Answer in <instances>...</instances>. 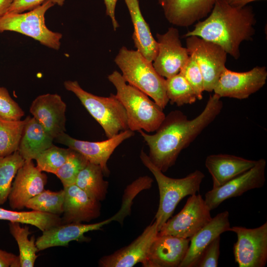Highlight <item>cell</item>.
Segmentation results:
<instances>
[{
  "label": "cell",
  "mask_w": 267,
  "mask_h": 267,
  "mask_svg": "<svg viewBox=\"0 0 267 267\" xmlns=\"http://www.w3.org/2000/svg\"><path fill=\"white\" fill-rule=\"evenodd\" d=\"M101 167L88 161L78 174L75 184L91 196L99 201L106 198L108 182L103 179Z\"/></svg>",
  "instance_id": "obj_26"
},
{
  "label": "cell",
  "mask_w": 267,
  "mask_h": 267,
  "mask_svg": "<svg viewBox=\"0 0 267 267\" xmlns=\"http://www.w3.org/2000/svg\"><path fill=\"white\" fill-rule=\"evenodd\" d=\"M88 162L83 155L71 149L66 161L55 174L60 180L63 187L75 183L78 174Z\"/></svg>",
  "instance_id": "obj_34"
},
{
  "label": "cell",
  "mask_w": 267,
  "mask_h": 267,
  "mask_svg": "<svg viewBox=\"0 0 267 267\" xmlns=\"http://www.w3.org/2000/svg\"><path fill=\"white\" fill-rule=\"evenodd\" d=\"M158 232L157 223L154 221L130 245L102 257L99 261V266L132 267L137 263H143Z\"/></svg>",
  "instance_id": "obj_17"
},
{
  "label": "cell",
  "mask_w": 267,
  "mask_h": 267,
  "mask_svg": "<svg viewBox=\"0 0 267 267\" xmlns=\"http://www.w3.org/2000/svg\"><path fill=\"white\" fill-rule=\"evenodd\" d=\"M230 5L237 8H242L248 3L260 0H225Z\"/></svg>",
  "instance_id": "obj_41"
},
{
  "label": "cell",
  "mask_w": 267,
  "mask_h": 267,
  "mask_svg": "<svg viewBox=\"0 0 267 267\" xmlns=\"http://www.w3.org/2000/svg\"><path fill=\"white\" fill-rule=\"evenodd\" d=\"M134 27L132 38L135 47L152 62L158 52V43L141 12L138 0H124Z\"/></svg>",
  "instance_id": "obj_24"
},
{
  "label": "cell",
  "mask_w": 267,
  "mask_h": 267,
  "mask_svg": "<svg viewBox=\"0 0 267 267\" xmlns=\"http://www.w3.org/2000/svg\"><path fill=\"white\" fill-rule=\"evenodd\" d=\"M64 190H44L31 198L25 207L34 211L60 216L63 212Z\"/></svg>",
  "instance_id": "obj_32"
},
{
  "label": "cell",
  "mask_w": 267,
  "mask_h": 267,
  "mask_svg": "<svg viewBox=\"0 0 267 267\" xmlns=\"http://www.w3.org/2000/svg\"><path fill=\"white\" fill-rule=\"evenodd\" d=\"M229 213L217 215L190 239L187 252L179 267H193L206 247L222 233L229 231Z\"/></svg>",
  "instance_id": "obj_22"
},
{
  "label": "cell",
  "mask_w": 267,
  "mask_h": 267,
  "mask_svg": "<svg viewBox=\"0 0 267 267\" xmlns=\"http://www.w3.org/2000/svg\"><path fill=\"white\" fill-rule=\"evenodd\" d=\"M267 79V70L265 66H256L243 72L232 71L226 67L213 91L221 98L244 99L262 88Z\"/></svg>",
  "instance_id": "obj_11"
},
{
  "label": "cell",
  "mask_w": 267,
  "mask_h": 267,
  "mask_svg": "<svg viewBox=\"0 0 267 267\" xmlns=\"http://www.w3.org/2000/svg\"><path fill=\"white\" fill-rule=\"evenodd\" d=\"M64 86L80 100L107 138L129 129L126 110L115 94L111 93L108 97L95 95L82 89L76 81H66Z\"/></svg>",
  "instance_id": "obj_6"
},
{
  "label": "cell",
  "mask_w": 267,
  "mask_h": 267,
  "mask_svg": "<svg viewBox=\"0 0 267 267\" xmlns=\"http://www.w3.org/2000/svg\"><path fill=\"white\" fill-rule=\"evenodd\" d=\"M27 117L14 120L0 116V157L9 155L18 150Z\"/></svg>",
  "instance_id": "obj_29"
},
{
  "label": "cell",
  "mask_w": 267,
  "mask_h": 267,
  "mask_svg": "<svg viewBox=\"0 0 267 267\" xmlns=\"http://www.w3.org/2000/svg\"><path fill=\"white\" fill-rule=\"evenodd\" d=\"M236 233L233 246L235 262L239 267H264L267 262V222L254 228L231 227Z\"/></svg>",
  "instance_id": "obj_10"
},
{
  "label": "cell",
  "mask_w": 267,
  "mask_h": 267,
  "mask_svg": "<svg viewBox=\"0 0 267 267\" xmlns=\"http://www.w3.org/2000/svg\"><path fill=\"white\" fill-rule=\"evenodd\" d=\"M9 228L18 246L20 267H34L38 257L36 253L38 250L34 236L30 239L28 238L30 234L29 226L21 227L19 222H9Z\"/></svg>",
  "instance_id": "obj_28"
},
{
  "label": "cell",
  "mask_w": 267,
  "mask_h": 267,
  "mask_svg": "<svg viewBox=\"0 0 267 267\" xmlns=\"http://www.w3.org/2000/svg\"><path fill=\"white\" fill-rule=\"evenodd\" d=\"M0 220L30 224L42 231L62 223L61 218L59 215L34 210L15 211L0 207Z\"/></svg>",
  "instance_id": "obj_27"
},
{
  "label": "cell",
  "mask_w": 267,
  "mask_h": 267,
  "mask_svg": "<svg viewBox=\"0 0 267 267\" xmlns=\"http://www.w3.org/2000/svg\"><path fill=\"white\" fill-rule=\"evenodd\" d=\"M71 149L64 148L52 145L43 151L35 159L37 167L42 172L55 174L65 162Z\"/></svg>",
  "instance_id": "obj_33"
},
{
  "label": "cell",
  "mask_w": 267,
  "mask_h": 267,
  "mask_svg": "<svg viewBox=\"0 0 267 267\" xmlns=\"http://www.w3.org/2000/svg\"><path fill=\"white\" fill-rule=\"evenodd\" d=\"M210 211L200 194L190 195L181 211L170 218L158 233L190 239L212 219Z\"/></svg>",
  "instance_id": "obj_9"
},
{
  "label": "cell",
  "mask_w": 267,
  "mask_h": 267,
  "mask_svg": "<svg viewBox=\"0 0 267 267\" xmlns=\"http://www.w3.org/2000/svg\"><path fill=\"white\" fill-rule=\"evenodd\" d=\"M134 135V132L128 129L104 140L89 141L74 138L64 132L54 140L56 142L79 152L89 162L99 165L104 176H108L110 171L107 167V162L110 157L120 144Z\"/></svg>",
  "instance_id": "obj_13"
},
{
  "label": "cell",
  "mask_w": 267,
  "mask_h": 267,
  "mask_svg": "<svg viewBox=\"0 0 267 267\" xmlns=\"http://www.w3.org/2000/svg\"><path fill=\"white\" fill-rule=\"evenodd\" d=\"M210 13L184 37L195 36L215 43L227 54L238 59L241 44L251 40L255 33L256 20L252 8L246 6L234 7L225 0H215Z\"/></svg>",
  "instance_id": "obj_2"
},
{
  "label": "cell",
  "mask_w": 267,
  "mask_h": 267,
  "mask_svg": "<svg viewBox=\"0 0 267 267\" xmlns=\"http://www.w3.org/2000/svg\"><path fill=\"white\" fill-rule=\"evenodd\" d=\"M221 237L218 236L212 241L204 249L194 267H217L220 254Z\"/></svg>",
  "instance_id": "obj_37"
},
{
  "label": "cell",
  "mask_w": 267,
  "mask_h": 267,
  "mask_svg": "<svg viewBox=\"0 0 267 267\" xmlns=\"http://www.w3.org/2000/svg\"><path fill=\"white\" fill-rule=\"evenodd\" d=\"M54 140L34 117L27 116L17 151L24 161L35 160Z\"/></svg>",
  "instance_id": "obj_25"
},
{
  "label": "cell",
  "mask_w": 267,
  "mask_h": 267,
  "mask_svg": "<svg viewBox=\"0 0 267 267\" xmlns=\"http://www.w3.org/2000/svg\"><path fill=\"white\" fill-rule=\"evenodd\" d=\"M66 104L56 93L37 96L32 102L30 112L54 139L66 129Z\"/></svg>",
  "instance_id": "obj_16"
},
{
  "label": "cell",
  "mask_w": 267,
  "mask_h": 267,
  "mask_svg": "<svg viewBox=\"0 0 267 267\" xmlns=\"http://www.w3.org/2000/svg\"><path fill=\"white\" fill-rule=\"evenodd\" d=\"M64 200L62 223L89 222L100 215V201L75 183L63 187Z\"/></svg>",
  "instance_id": "obj_20"
},
{
  "label": "cell",
  "mask_w": 267,
  "mask_h": 267,
  "mask_svg": "<svg viewBox=\"0 0 267 267\" xmlns=\"http://www.w3.org/2000/svg\"><path fill=\"white\" fill-rule=\"evenodd\" d=\"M24 160L17 151L4 157H0V205L8 200L12 181Z\"/></svg>",
  "instance_id": "obj_31"
},
{
  "label": "cell",
  "mask_w": 267,
  "mask_h": 267,
  "mask_svg": "<svg viewBox=\"0 0 267 267\" xmlns=\"http://www.w3.org/2000/svg\"><path fill=\"white\" fill-rule=\"evenodd\" d=\"M223 107L221 97L210 96L202 112L188 120L181 111H172L167 115L155 134L139 130L149 148L152 163L165 173L174 166L180 152L187 148L220 114Z\"/></svg>",
  "instance_id": "obj_1"
},
{
  "label": "cell",
  "mask_w": 267,
  "mask_h": 267,
  "mask_svg": "<svg viewBox=\"0 0 267 267\" xmlns=\"http://www.w3.org/2000/svg\"><path fill=\"white\" fill-rule=\"evenodd\" d=\"M47 176L35 166L32 160L25 161L12 183L8 200L10 208L21 210L27 202L44 189Z\"/></svg>",
  "instance_id": "obj_15"
},
{
  "label": "cell",
  "mask_w": 267,
  "mask_h": 267,
  "mask_svg": "<svg viewBox=\"0 0 267 267\" xmlns=\"http://www.w3.org/2000/svg\"><path fill=\"white\" fill-rule=\"evenodd\" d=\"M190 239L158 233L148 255L142 263L144 267H179L189 247Z\"/></svg>",
  "instance_id": "obj_19"
},
{
  "label": "cell",
  "mask_w": 267,
  "mask_h": 267,
  "mask_svg": "<svg viewBox=\"0 0 267 267\" xmlns=\"http://www.w3.org/2000/svg\"><path fill=\"white\" fill-rule=\"evenodd\" d=\"M47 0H14L6 13H22L31 10ZM55 4L62 6L66 0H52Z\"/></svg>",
  "instance_id": "obj_38"
},
{
  "label": "cell",
  "mask_w": 267,
  "mask_h": 267,
  "mask_svg": "<svg viewBox=\"0 0 267 267\" xmlns=\"http://www.w3.org/2000/svg\"><path fill=\"white\" fill-rule=\"evenodd\" d=\"M179 73L183 76L196 93L198 100L203 98L204 90L203 77L194 57L189 55Z\"/></svg>",
  "instance_id": "obj_35"
},
{
  "label": "cell",
  "mask_w": 267,
  "mask_h": 267,
  "mask_svg": "<svg viewBox=\"0 0 267 267\" xmlns=\"http://www.w3.org/2000/svg\"><path fill=\"white\" fill-rule=\"evenodd\" d=\"M267 162L265 159L256 161L250 169L232 178L223 185L206 192L204 201L211 211L217 208L224 201L241 196L253 189L259 188L265 184Z\"/></svg>",
  "instance_id": "obj_12"
},
{
  "label": "cell",
  "mask_w": 267,
  "mask_h": 267,
  "mask_svg": "<svg viewBox=\"0 0 267 267\" xmlns=\"http://www.w3.org/2000/svg\"><path fill=\"white\" fill-rule=\"evenodd\" d=\"M140 158L143 164L154 176L158 184L160 200L155 221L159 231L172 217L177 206L183 198L199 191L205 175L197 170L183 178H170L165 175L152 163L143 150L141 151Z\"/></svg>",
  "instance_id": "obj_5"
},
{
  "label": "cell",
  "mask_w": 267,
  "mask_h": 267,
  "mask_svg": "<svg viewBox=\"0 0 267 267\" xmlns=\"http://www.w3.org/2000/svg\"><path fill=\"white\" fill-rule=\"evenodd\" d=\"M117 1L118 0H104L106 14L110 18L115 31L119 27L115 16V8Z\"/></svg>",
  "instance_id": "obj_40"
},
{
  "label": "cell",
  "mask_w": 267,
  "mask_h": 267,
  "mask_svg": "<svg viewBox=\"0 0 267 267\" xmlns=\"http://www.w3.org/2000/svg\"><path fill=\"white\" fill-rule=\"evenodd\" d=\"M114 62L127 83L145 93L162 109L166 107L169 99L166 79L157 73L152 62L137 50L129 49L125 46L120 49Z\"/></svg>",
  "instance_id": "obj_4"
},
{
  "label": "cell",
  "mask_w": 267,
  "mask_h": 267,
  "mask_svg": "<svg viewBox=\"0 0 267 267\" xmlns=\"http://www.w3.org/2000/svg\"><path fill=\"white\" fill-rule=\"evenodd\" d=\"M108 79L115 87V95L125 108L129 129L154 132L165 117L163 109L145 93L128 84L118 71L109 74Z\"/></svg>",
  "instance_id": "obj_3"
},
{
  "label": "cell",
  "mask_w": 267,
  "mask_h": 267,
  "mask_svg": "<svg viewBox=\"0 0 267 267\" xmlns=\"http://www.w3.org/2000/svg\"><path fill=\"white\" fill-rule=\"evenodd\" d=\"M19 256L0 250V267H20Z\"/></svg>",
  "instance_id": "obj_39"
},
{
  "label": "cell",
  "mask_w": 267,
  "mask_h": 267,
  "mask_svg": "<svg viewBox=\"0 0 267 267\" xmlns=\"http://www.w3.org/2000/svg\"><path fill=\"white\" fill-rule=\"evenodd\" d=\"M166 89L169 102L178 106L193 104L197 99L194 90L180 73L166 79Z\"/></svg>",
  "instance_id": "obj_30"
},
{
  "label": "cell",
  "mask_w": 267,
  "mask_h": 267,
  "mask_svg": "<svg viewBox=\"0 0 267 267\" xmlns=\"http://www.w3.org/2000/svg\"><path fill=\"white\" fill-rule=\"evenodd\" d=\"M47 0L25 13H6L0 17V33L15 32L32 38L48 48L59 50L62 34L49 30L45 23L46 11L55 5Z\"/></svg>",
  "instance_id": "obj_7"
},
{
  "label": "cell",
  "mask_w": 267,
  "mask_h": 267,
  "mask_svg": "<svg viewBox=\"0 0 267 267\" xmlns=\"http://www.w3.org/2000/svg\"><path fill=\"white\" fill-rule=\"evenodd\" d=\"M158 52L152 62L157 73L167 79L179 73L189 54L182 46L178 30L170 27L164 34H156Z\"/></svg>",
  "instance_id": "obj_14"
},
{
  "label": "cell",
  "mask_w": 267,
  "mask_h": 267,
  "mask_svg": "<svg viewBox=\"0 0 267 267\" xmlns=\"http://www.w3.org/2000/svg\"><path fill=\"white\" fill-rule=\"evenodd\" d=\"M24 112L10 96L7 89L0 87V116L7 119L19 120Z\"/></svg>",
  "instance_id": "obj_36"
},
{
  "label": "cell",
  "mask_w": 267,
  "mask_h": 267,
  "mask_svg": "<svg viewBox=\"0 0 267 267\" xmlns=\"http://www.w3.org/2000/svg\"><path fill=\"white\" fill-rule=\"evenodd\" d=\"M185 38L189 54L194 57L202 72L204 90L212 92L226 68L227 54L219 45L197 36Z\"/></svg>",
  "instance_id": "obj_8"
},
{
  "label": "cell",
  "mask_w": 267,
  "mask_h": 267,
  "mask_svg": "<svg viewBox=\"0 0 267 267\" xmlns=\"http://www.w3.org/2000/svg\"><path fill=\"white\" fill-rule=\"evenodd\" d=\"M166 19L173 25L188 27L211 11L215 0H157Z\"/></svg>",
  "instance_id": "obj_21"
},
{
  "label": "cell",
  "mask_w": 267,
  "mask_h": 267,
  "mask_svg": "<svg viewBox=\"0 0 267 267\" xmlns=\"http://www.w3.org/2000/svg\"><path fill=\"white\" fill-rule=\"evenodd\" d=\"M14 0H0V17L5 14Z\"/></svg>",
  "instance_id": "obj_42"
},
{
  "label": "cell",
  "mask_w": 267,
  "mask_h": 267,
  "mask_svg": "<svg viewBox=\"0 0 267 267\" xmlns=\"http://www.w3.org/2000/svg\"><path fill=\"white\" fill-rule=\"evenodd\" d=\"M113 221H116L115 215L94 223L71 222L56 225L42 231V235L36 241V245L39 251L53 247L67 246L73 241L87 242L89 238L85 236V233L99 230L103 226Z\"/></svg>",
  "instance_id": "obj_18"
},
{
  "label": "cell",
  "mask_w": 267,
  "mask_h": 267,
  "mask_svg": "<svg viewBox=\"0 0 267 267\" xmlns=\"http://www.w3.org/2000/svg\"><path fill=\"white\" fill-rule=\"evenodd\" d=\"M256 160L227 154L208 155L205 167L212 176L213 188L219 187L252 168Z\"/></svg>",
  "instance_id": "obj_23"
}]
</instances>
